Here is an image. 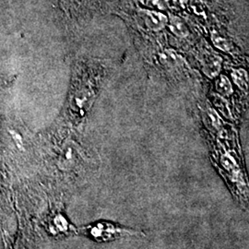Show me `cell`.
Returning a JSON list of instances; mask_svg holds the SVG:
<instances>
[{"label": "cell", "mask_w": 249, "mask_h": 249, "mask_svg": "<svg viewBox=\"0 0 249 249\" xmlns=\"http://www.w3.org/2000/svg\"><path fill=\"white\" fill-rule=\"evenodd\" d=\"M213 42L216 47H218L223 52L231 53V50L233 48V45L229 40L223 38L222 36H218V35L213 36Z\"/></svg>", "instance_id": "ba28073f"}, {"label": "cell", "mask_w": 249, "mask_h": 249, "mask_svg": "<svg viewBox=\"0 0 249 249\" xmlns=\"http://www.w3.org/2000/svg\"><path fill=\"white\" fill-rule=\"evenodd\" d=\"M89 234L96 241L103 242V241L114 240L117 237H121L124 235H136L142 234V232L134 231L131 229H126L123 227L116 226L112 223H99L95 225L89 226L88 228Z\"/></svg>", "instance_id": "6da1fadb"}, {"label": "cell", "mask_w": 249, "mask_h": 249, "mask_svg": "<svg viewBox=\"0 0 249 249\" xmlns=\"http://www.w3.org/2000/svg\"><path fill=\"white\" fill-rule=\"evenodd\" d=\"M170 28L171 31L176 35V36L185 38L189 35L188 28L185 24V22L178 17H174L171 18V23H170Z\"/></svg>", "instance_id": "5b68a950"}, {"label": "cell", "mask_w": 249, "mask_h": 249, "mask_svg": "<svg viewBox=\"0 0 249 249\" xmlns=\"http://www.w3.org/2000/svg\"><path fill=\"white\" fill-rule=\"evenodd\" d=\"M215 87L217 91L223 96H228L232 92L231 81L226 76H220L215 82Z\"/></svg>", "instance_id": "52a82bcc"}, {"label": "cell", "mask_w": 249, "mask_h": 249, "mask_svg": "<svg viewBox=\"0 0 249 249\" xmlns=\"http://www.w3.org/2000/svg\"><path fill=\"white\" fill-rule=\"evenodd\" d=\"M160 60L161 64L168 68V69H175L180 65L181 57L175 53L174 51H164L160 54Z\"/></svg>", "instance_id": "277c9868"}, {"label": "cell", "mask_w": 249, "mask_h": 249, "mask_svg": "<svg viewBox=\"0 0 249 249\" xmlns=\"http://www.w3.org/2000/svg\"><path fill=\"white\" fill-rule=\"evenodd\" d=\"M232 80L243 90H248L249 88V75L245 70H236L231 73Z\"/></svg>", "instance_id": "8992f818"}, {"label": "cell", "mask_w": 249, "mask_h": 249, "mask_svg": "<svg viewBox=\"0 0 249 249\" xmlns=\"http://www.w3.org/2000/svg\"><path fill=\"white\" fill-rule=\"evenodd\" d=\"M201 68L208 77L214 78L221 71L222 59L217 54L205 53L201 57Z\"/></svg>", "instance_id": "3957f363"}, {"label": "cell", "mask_w": 249, "mask_h": 249, "mask_svg": "<svg viewBox=\"0 0 249 249\" xmlns=\"http://www.w3.org/2000/svg\"><path fill=\"white\" fill-rule=\"evenodd\" d=\"M138 18L147 29L154 32L163 29L168 21L165 15L152 10H140L138 12Z\"/></svg>", "instance_id": "7a4b0ae2"}]
</instances>
